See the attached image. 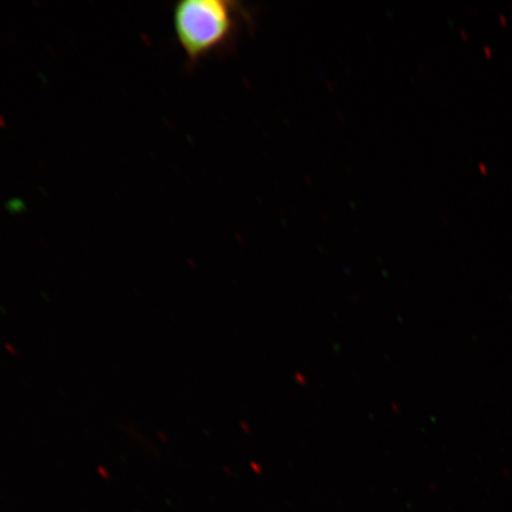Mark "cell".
<instances>
[{
    "label": "cell",
    "mask_w": 512,
    "mask_h": 512,
    "mask_svg": "<svg viewBox=\"0 0 512 512\" xmlns=\"http://www.w3.org/2000/svg\"><path fill=\"white\" fill-rule=\"evenodd\" d=\"M254 10L236 0H182L172 10V28L191 72L214 55L236 48L254 22Z\"/></svg>",
    "instance_id": "cell-1"
}]
</instances>
